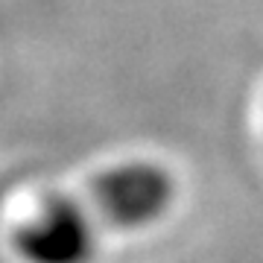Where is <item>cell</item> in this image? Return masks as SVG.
<instances>
[{
	"mask_svg": "<svg viewBox=\"0 0 263 263\" xmlns=\"http://www.w3.org/2000/svg\"><path fill=\"white\" fill-rule=\"evenodd\" d=\"M12 246L24 263H91L100 237L79 202L53 196L15 228Z\"/></svg>",
	"mask_w": 263,
	"mask_h": 263,
	"instance_id": "7a4b0ae2",
	"label": "cell"
},
{
	"mask_svg": "<svg viewBox=\"0 0 263 263\" xmlns=\"http://www.w3.org/2000/svg\"><path fill=\"white\" fill-rule=\"evenodd\" d=\"M97 214L120 228H146L173 208L176 181L155 161L114 164L91 181Z\"/></svg>",
	"mask_w": 263,
	"mask_h": 263,
	"instance_id": "6da1fadb",
	"label": "cell"
}]
</instances>
